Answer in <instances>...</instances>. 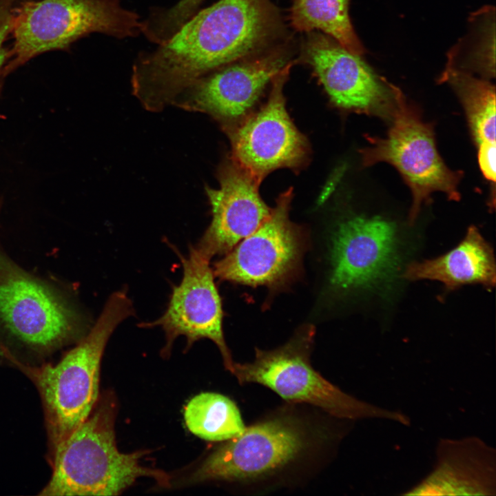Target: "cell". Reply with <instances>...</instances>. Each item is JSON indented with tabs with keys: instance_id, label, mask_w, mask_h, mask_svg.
<instances>
[{
	"instance_id": "7a4b0ae2",
	"label": "cell",
	"mask_w": 496,
	"mask_h": 496,
	"mask_svg": "<svg viewBox=\"0 0 496 496\" xmlns=\"http://www.w3.org/2000/svg\"><path fill=\"white\" fill-rule=\"evenodd\" d=\"M90 327L70 298L0 251V360L17 368L45 362Z\"/></svg>"
},
{
	"instance_id": "603a6c76",
	"label": "cell",
	"mask_w": 496,
	"mask_h": 496,
	"mask_svg": "<svg viewBox=\"0 0 496 496\" xmlns=\"http://www.w3.org/2000/svg\"><path fill=\"white\" fill-rule=\"evenodd\" d=\"M477 147V159L480 170L486 180L495 184L496 144L484 143L478 145Z\"/></svg>"
},
{
	"instance_id": "52a82bcc",
	"label": "cell",
	"mask_w": 496,
	"mask_h": 496,
	"mask_svg": "<svg viewBox=\"0 0 496 496\" xmlns=\"http://www.w3.org/2000/svg\"><path fill=\"white\" fill-rule=\"evenodd\" d=\"M389 118L391 125L386 135L368 136L369 145L360 153L365 167L386 162L399 172L413 196L409 222L414 223L422 204L429 201L434 192H441L450 200H459L462 172L446 165L436 147L433 125L422 120L397 87Z\"/></svg>"
},
{
	"instance_id": "e0dca14e",
	"label": "cell",
	"mask_w": 496,
	"mask_h": 496,
	"mask_svg": "<svg viewBox=\"0 0 496 496\" xmlns=\"http://www.w3.org/2000/svg\"><path fill=\"white\" fill-rule=\"evenodd\" d=\"M404 276L409 280L440 281L449 289L471 283L490 289L496 281L495 257L490 245L479 230L471 226L454 249L434 259L412 262Z\"/></svg>"
},
{
	"instance_id": "ffe728a7",
	"label": "cell",
	"mask_w": 496,
	"mask_h": 496,
	"mask_svg": "<svg viewBox=\"0 0 496 496\" xmlns=\"http://www.w3.org/2000/svg\"><path fill=\"white\" fill-rule=\"evenodd\" d=\"M184 420L189 431L207 441H226L245 428L240 411L230 398L205 392L192 398L184 409Z\"/></svg>"
},
{
	"instance_id": "9c48e42d",
	"label": "cell",
	"mask_w": 496,
	"mask_h": 496,
	"mask_svg": "<svg viewBox=\"0 0 496 496\" xmlns=\"http://www.w3.org/2000/svg\"><path fill=\"white\" fill-rule=\"evenodd\" d=\"M297 59L290 61L271 79L267 103L257 112L223 125L231 145V159L260 183L280 167L298 168L307 160L309 146L291 121L283 87Z\"/></svg>"
},
{
	"instance_id": "cb8c5ba5",
	"label": "cell",
	"mask_w": 496,
	"mask_h": 496,
	"mask_svg": "<svg viewBox=\"0 0 496 496\" xmlns=\"http://www.w3.org/2000/svg\"><path fill=\"white\" fill-rule=\"evenodd\" d=\"M1 207H2V200H1V198H0V214H1Z\"/></svg>"
},
{
	"instance_id": "7c38bea8",
	"label": "cell",
	"mask_w": 496,
	"mask_h": 496,
	"mask_svg": "<svg viewBox=\"0 0 496 496\" xmlns=\"http://www.w3.org/2000/svg\"><path fill=\"white\" fill-rule=\"evenodd\" d=\"M306 34L297 61L310 65L331 101L345 110L389 118L396 86L332 37L316 30Z\"/></svg>"
},
{
	"instance_id": "4fadbf2b",
	"label": "cell",
	"mask_w": 496,
	"mask_h": 496,
	"mask_svg": "<svg viewBox=\"0 0 496 496\" xmlns=\"http://www.w3.org/2000/svg\"><path fill=\"white\" fill-rule=\"evenodd\" d=\"M180 260L182 280L173 287L166 310L155 321L141 326L163 329L166 338L165 355L180 335L186 338L188 347L202 338L211 340L221 353L226 369L231 372L234 361L224 338L221 298L210 260L194 246L189 247L187 257L180 255Z\"/></svg>"
},
{
	"instance_id": "9a60e30c",
	"label": "cell",
	"mask_w": 496,
	"mask_h": 496,
	"mask_svg": "<svg viewBox=\"0 0 496 496\" xmlns=\"http://www.w3.org/2000/svg\"><path fill=\"white\" fill-rule=\"evenodd\" d=\"M218 187L206 188L212 218L196 248L208 259L223 256L269 216L260 182L231 160L218 170Z\"/></svg>"
},
{
	"instance_id": "ba28073f",
	"label": "cell",
	"mask_w": 496,
	"mask_h": 496,
	"mask_svg": "<svg viewBox=\"0 0 496 496\" xmlns=\"http://www.w3.org/2000/svg\"><path fill=\"white\" fill-rule=\"evenodd\" d=\"M309 446L307 429L298 418L273 416L225 441L194 472L191 481L255 482L291 466Z\"/></svg>"
},
{
	"instance_id": "277c9868",
	"label": "cell",
	"mask_w": 496,
	"mask_h": 496,
	"mask_svg": "<svg viewBox=\"0 0 496 496\" xmlns=\"http://www.w3.org/2000/svg\"><path fill=\"white\" fill-rule=\"evenodd\" d=\"M115 417L110 397L99 399L88 417L47 457L52 475L39 495H117L143 477L170 486L165 472L141 464L144 451L118 449Z\"/></svg>"
},
{
	"instance_id": "7402d4cb",
	"label": "cell",
	"mask_w": 496,
	"mask_h": 496,
	"mask_svg": "<svg viewBox=\"0 0 496 496\" xmlns=\"http://www.w3.org/2000/svg\"><path fill=\"white\" fill-rule=\"evenodd\" d=\"M21 2L20 0H0V91L8 74L9 50L5 44L11 34L15 12Z\"/></svg>"
},
{
	"instance_id": "30bf717a",
	"label": "cell",
	"mask_w": 496,
	"mask_h": 496,
	"mask_svg": "<svg viewBox=\"0 0 496 496\" xmlns=\"http://www.w3.org/2000/svg\"><path fill=\"white\" fill-rule=\"evenodd\" d=\"M291 189L280 195L269 218L214 263L221 280L276 287L294 276L300 265L305 238L289 219Z\"/></svg>"
},
{
	"instance_id": "d6986e66",
	"label": "cell",
	"mask_w": 496,
	"mask_h": 496,
	"mask_svg": "<svg viewBox=\"0 0 496 496\" xmlns=\"http://www.w3.org/2000/svg\"><path fill=\"white\" fill-rule=\"evenodd\" d=\"M442 79L455 91L477 146L495 142V87L467 72L448 67Z\"/></svg>"
},
{
	"instance_id": "5b68a950",
	"label": "cell",
	"mask_w": 496,
	"mask_h": 496,
	"mask_svg": "<svg viewBox=\"0 0 496 496\" xmlns=\"http://www.w3.org/2000/svg\"><path fill=\"white\" fill-rule=\"evenodd\" d=\"M314 333L312 326H306L278 348L256 349L253 362H234L231 373L240 384H260L287 401L311 404L340 420L380 419L410 424V419L402 412L358 399L317 372L310 362Z\"/></svg>"
},
{
	"instance_id": "6da1fadb",
	"label": "cell",
	"mask_w": 496,
	"mask_h": 496,
	"mask_svg": "<svg viewBox=\"0 0 496 496\" xmlns=\"http://www.w3.org/2000/svg\"><path fill=\"white\" fill-rule=\"evenodd\" d=\"M271 0H219L196 12L132 67V92L148 111L172 105L197 79L288 41Z\"/></svg>"
},
{
	"instance_id": "5bb4252c",
	"label": "cell",
	"mask_w": 496,
	"mask_h": 496,
	"mask_svg": "<svg viewBox=\"0 0 496 496\" xmlns=\"http://www.w3.org/2000/svg\"><path fill=\"white\" fill-rule=\"evenodd\" d=\"M331 265L330 283L342 292L386 281L398 265L395 225L379 216L342 221L332 237Z\"/></svg>"
},
{
	"instance_id": "3957f363",
	"label": "cell",
	"mask_w": 496,
	"mask_h": 496,
	"mask_svg": "<svg viewBox=\"0 0 496 496\" xmlns=\"http://www.w3.org/2000/svg\"><path fill=\"white\" fill-rule=\"evenodd\" d=\"M134 313L126 290L116 291L85 335L57 362L16 368L32 381L39 393L47 434V457L96 404L105 346L116 328Z\"/></svg>"
},
{
	"instance_id": "8992f818",
	"label": "cell",
	"mask_w": 496,
	"mask_h": 496,
	"mask_svg": "<svg viewBox=\"0 0 496 496\" xmlns=\"http://www.w3.org/2000/svg\"><path fill=\"white\" fill-rule=\"evenodd\" d=\"M138 15L118 0H29L18 6L12 27L8 74L48 51L67 48L90 33L123 39L141 32Z\"/></svg>"
},
{
	"instance_id": "44dd1931",
	"label": "cell",
	"mask_w": 496,
	"mask_h": 496,
	"mask_svg": "<svg viewBox=\"0 0 496 496\" xmlns=\"http://www.w3.org/2000/svg\"><path fill=\"white\" fill-rule=\"evenodd\" d=\"M204 0H180L169 8L153 12L146 19L149 36L155 41L168 40L196 12Z\"/></svg>"
},
{
	"instance_id": "8fae6325",
	"label": "cell",
	"mask_w": 496,
	"mask_h": 496,
	"mask_svg": "<svg viewBox=\"0 0 496 496\" xmlns=\"http://www.w3.org/2000/svg\"><path fill=\"white\" fill-rule=\"evenodd\" d=\"M289 41L200 77L172 105L230 124L245 116L272 78L292 57Z\"/></svg>"
},
{
	"instance_id": "ac0fdd59",
	"label": "cell",
	"mask_w": 496,
	"mask_h": 496,
	"mask_svg": "<svg viewBox=\"0 0 496 496\" xmlns=\"http://www.w3.org/2000/svg\"><path fill=\"white\" fill-rule=\"evenodd\" d=\"M289 20L300 33L320 31L351 52L362 55L364 48L351 24L349 0H291Z\"/></svg>"
},
{
	"instance_id": "2e32d148",
	"label": "cell",
	"mask_w": 496,
	"mask_h": 496,
	"mask_svg": "<svg viewBox=\"0 0 496 496\" xmlns=\"http://www.w3.org/2000/svg\"><path fill=\"white\" fill-rule=\"evenodd\" d=\"M432 470L404 495L495 496L496 452L482 439H441Z\"/></svg>"
}]
</instances>
